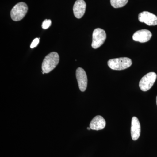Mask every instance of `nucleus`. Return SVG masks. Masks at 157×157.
Listing matches in <instances>:
<instances>
[{
	"label": "nucleus",
	"mask_w": 157,
	"mask_h": 157,
	"mask_svg": "<svg viewBox=\"0 0 157 157\" xmlns=\"http://www.w3.org/2000/svg\"><path fill=\"white\" fill-rule=\"evenodd\" d=\"M59 61V56L56 52H51L46 56L42 64V72L48 73L55 69Z\"/></svg>",
	"instance_id": "1"
},
{
	"label": "nucleus",
	"mask_w": 157,
	"mask_h": 157,
	"mask_svg": "<svg viewBox=\"0 0 157 157\" xmlns=\"http://www.w3.org/2000/svg\"><path fill=\"white\" fill-rule=\"evenodd\" d=\"M107 64L112 70H122L130 67L132 64V62L128 58L121 57L111 59L107 62Z\"/></svg>",
	"instance_id": "2"
},
{
	"label": "nucleus",
	"mask_w": 157,
	"mask_h": 157,
	"mask_svg": "<svg viewBox=\"0 0 157 157\" xmlns=\"http://www.w3.org/2000/svg\"><path fill=\"white\" fill-rule=\"evenodd\" d=\"M28 10V7L26 3L21 2L16 4L11 11V19L14 21H19L25 16Z\"/></svg>",
	"instance_id": "3"
},
{
	"label": "nucleus",
	"mask_w": 157,
	"mask_h": 157,
	"mask_svg": "<svg viewBox=\"0 0 157 157\" xmlns=\"http://www.w3.org/2000/svg\"><path fill=\"white\" fill-rule=\"evenodd\" d=\"M157 74L154 72H150L146 74L140 79L139 87L143 91H147L150 89L156 80Z\"/></svg>",
	"instance_id": "4"
},
{
	"label": "nucleus",
	"mask_w": 157,
	"mask_h": 157,
	"mask_svg": "<svg viewBox=\"0 0 157 157\" xmlns=\"http://www.w3.org/2000/svg\"><path fill=\"white\" fill-rule=\"evenodd\" d=\"M107 35L104 30L100 28L95 29L93 33L92 47L94 49L101 47L104 44Z\"/></svg>",
	"instance_id": "5"
},
{
	"label": "nucleus",
	"mask_w": 157,
	"mask_h": 157,
	"mask_svg": "<svg viewBox=\"0 0 157 157\" xmlns=\"http://www.w3.org/2000/svg\"><path fill=\"white\" fill-rule=\"evenodd\" d=\"M76 77L78 87L82 92H84L87 86V77L85 70L82 68H78L76 70Z\"/></svg>",
	"instance_id": "6"
},
{
	"label": "nucleus",
	"mask_w": 157,
	"mask_h": 157,
	"mask_svg": "<svg viewBox=\"0 0 157 157\" xmlns=\"http://www.w3.org/2000/svg\"><path fill=\"white\" fill-rule=\"evenodd\" d=\"M138 20L140 22L144 23L149 26H154L157 25V16L153 14L144 11L138 15Z\"/></svg>",
	"instance_id": "7"
},
{
	"label": "nucleus",
	"mask_w": 157,
	"mask_h": 157,
	"mask_svg": "<svg viewBox=\"0 0 157 157\" xmlns=\"http://www.w3.org/2000/svg\"><path fill=\"white\" fill-rule=\"evenodd\" d=\"M151 37L152 34L150 31L147 29H142L135 32L132 38L136 42L144 43L149 41Z\"/></svg>",
	"instance_id": "8"
},
{
	"label": "nucleus",
	"mask_w": 157,
	"mask_h": 157,
	"mask_svg": "<svg viewBox=\"0 0 157 157\" xmlns=\"http://www.w3.org/2000/svg\"><path fill=\"white\" fill-rule=\"evenodd\" d=\"M86 9V3L84 0H77L73 6L74 16L78 19L83 17Z\"/></svg>",
	"instance_id": "9"
},
{
	"label": "nucleus",
	"mask_w": 157,
	"mask_h": 157,
	"mask_svg": "<svg viewBox=\"0 0 157 157\" xmlns=\"http://www.w3.org/2000/svg\"><path fill=\"white\" fill-rule=\"evenodd\" d=\"M140 135V124L139 120L136 117H133L132 120L131 135L133 140L138 139Z\"/></svg>",
	"instance_id": "10"
},
{
	"label": "nucleus",
	"mask_w": 157,
	"mask_h": 157,
	"mask_svg": "<svg viewBox=\"0 0 157 157\" xmlns=\"http://www.w3.org/2000/svg\"><path fill=\"white\" fill-rule=\"evenodd\" d=\"M106 123L105 119L100 115L96 116L91 121L90 128L93 130H102L106 126Z\"/></svg>",
	"instance_id": "11"
},
{
	"label": "nucleus",
	"mask_w": 157,
	"mask_h": 157,
	"mask_svg": "<svg viewBox=\"0 0 157 157\" xmlns=\"http://www.w3.org/2000/svg\"><path fill=\"white\" fill-rule=\"evenodd\" d=\"M128 2V0H110V4L113 7L117 9L124 7Z\"/></svg>",
	"instance_id": "12"
},
{
	"label": "nucleus",
	"mask_w": 157,
	"mask_h": 157,
	"mask_svg": "<svg viewBox=\"0 0 157 157\" xmlns=\"http://www.w3.org/2000/svg\"><path fill=\"white\" fill-rule=\"evenodd\" d=\"M52 21L51 20L45 19L42 24V28L44 29H48L51 25Z\"/></svg>",
	"instance_id": "13"
},
{
	"label": "nucleus",
	"mask_w": 157,
	"mask_h": 157,
	"mask_svg": "<svg viewBox=\"0 0 157 157\" xmlns=\"http://www.w3.org/2000/svg\"><path fill=\"white\" fill-rule=\"evenodd\" d=\"M39 42V38H36L33 41L32 43H31L30 47L31 48H35L36 47Z\"/></svg>",
	"instance_id": "14"
},
{
	"label": "nucleus",
	"mask_w": 157,
	"mask_h": 157,
	"mask_svg": "<svg viewBox=\"0 0 157 157\" xmlns=\"http://www.w3.org/2000/svg\"><path fill=\"white\" fill-rule=\"evenodd\" d=\"M87 129H88V130H90L91 129H90V128H87Z\"/></svg>",
	"instance_id": "15"
},
{
	"label": "nucleus",
	"mask_w": 157,
	"mask_h": 157,
	"mask_svg": "<svg viewBox=\"0 0 157 157\" xmlns=\"http://www.w3.org/2000/svg\"><path fill=\"white\" fill-rule=\"evenodd\" d=\"M156 104H157V96L156 97Z\"/></svg>",
	"instance_id": "16"
}]
</instances>
